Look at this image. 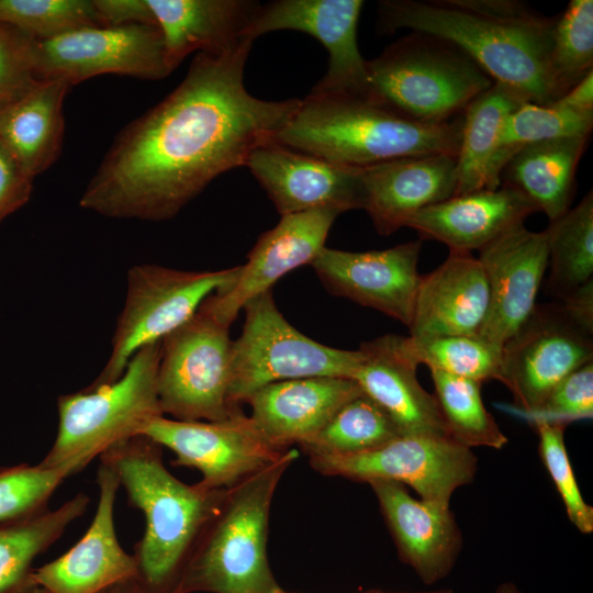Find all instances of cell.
<instances>
[{"label": "cell", "mask_w": 593, "mask_h": 593, "mask_svg": "<svg viewBox=\"0 0 593 593\" xmlns=\"http://www.w3.org/2000/svg\"><path fill=\"white\" fill-rule=\"evenodd\" d=\"M253 42L198 53L177 88L119 132L80 206L114 219L168 220L219 175L275 142L301 99L267 101L246 90Z\"/></svg>", "instance_id": "1"}, {"label": "cell", "mask_w": 593, "mask_h": 593, "mask_svg": "<svg viewBox=\"0 0 593 593\" xmlns=\"http://www.w3.org/2000/svg\"><path fill=\"white\" fill-rule=\"evenodd\" d=\"M378 15L381 32L404 27L441 38L528 102L557 101L548 66L556 16L514 0H382Z\"/></svg>", "instance_id": "2"}, {"label": "cell", "mask_w": 593, "mask_h": 593, "mask_svg": "<svg viewBox=\"0 0 593 593\" xmlns=\"http://www.w3.org/2000/svg\"><path fill=\"white\" fill-rule=\"evenodd\" d=\"M99 459L114 471L130 504L145 518L144 534L132 553L135 579L146 593H177L198 540L227 489L180 481L166 468L163 447L145 435L113 445Z\"/></svg>", "instance_id": "3"}, {"label": "cell", "mask_w": 593, "mask_h": 593, "mask_svg": "<svg viewBox=\"0 0 593 593\" xmlns=\"http://www.w3.org/2000/svg\"><path fill=\"white\" fill-rule=\"evenodd\" d=\"M463 116L416 122L369 94L311 90L275 142L353 168L434 154L457 155Z\"/></svg>", "instance_id": "4"}, {"label": "cell", "mask_w": 593, "mask_h": 593, "mask_svg": "<svg viewBox=\"0 0 593 593\" xmlns=\"http://www.w3.org/2000/svg\"><path fill=\"white\" fill-rule=\"evenodd\" d=\"M282 458L227 489L188 562L177 593H281L267 555L277 486L296 459Z\"/></svg>", "instance_id": "5"}, {"label": "cell", "mask_w": 593, "mask_h": 593, "mask_svg": "<svg viewBox=\"0 0 593 593\" xmlns=\"http://www.w3.org/2000/svg\"><path fill=\"white\" fill-rule=\"evenodd\" d=\"M161 340L139 349L123 374L97 389L59 395L55 440L40 465L76 474L113 445L163 416L157 376Z\"/></svg>", "instance_id": "6"}, {"label": "cell", "mask_w": 593, "mask_h": 593, "mask_svg": "<svg viewBox=\"0 0 593 593\" xmlns=\"http://www.w3.org/2000/svg\"><path fill=\"white\" fill-rule=\"evenodd\" d=\"M366 67L373 98L427 124L461 115L494 83L461 49L421 32L398 40Z\"/></svg>", "instance_id": "7"}, {"label": "cell", "mask_w": 593, "mask_h": 593, "mask_svg": "<svg viewBox=\"0 0 593 593\" xmlns=\"http://www.w3.org/2000/svg\"><path fill=\"white\" fill-rule=\"evenodd\" d=\"M242 334L232 344L230 405L242 403L270 383L313 377L353 379L361 361L359 349L323 345L295 329L278 310L272 291L243 307Z\"/></svg>", "instance_id": "8"}, {"label": "cell", "mask_w": 593, "mask_h": 593, "mask_svg": "<svg viewBox=\"0 0 593 593\" xmlns=\"http://www.w3.org/2000/svg\"><path fill=\"white\" fill-rule=\"evenodd\" d=\"M239 271L240 266L203 271L150 264L130 268L111 354L101 372L86 389L115 382L139 349L163 340L186 323L208 296L232 286Z\"/></svg>", "instance_id": "9"}, {"label": "cell", "mask_w": 593, "mask_h": 593, "mask_svg": "<svg viewBox=\"0 0 593 593\" xmlns=\"http://www.w3.org/2000/svg\"><path fill=\"white\" fill-rule=\"evenodd\" d=\"M203 309L161 340L157 387L163 414L222 421L242 411L228 402L233 340Z\"/></svg>", "instance_id": "10"}, {"label": "cell", "mask_w": 593, "mask_h": 593, "mask_svg": "<svg viewBox=\"0 0 593 593\" xmlns=\"http://www.w3.org/2000/svg\"><path fill=\"white\" fill-rule=\"evenodd\" d=\"M324 475L356 482L387 480L409 485L421 500L449 506L452 493L477 472L472 450L449 436L401 435L383 446L350 456H311Z\"/></svg>", "instance_id": "11"}, {"label": "cell", "mask_w": 593, "mask_h": 593, "mask_svg": "<svg viewBox=\"0 0 593 593\" xmlns=\"http://www.w3.org/2000/svg\"><path fill=\"white\" fill-rule=\"evenodd\" d=\"M141 435L174 451L175 466L199 470L211 489H231L290 450L271 444L243 411L213 422L157 416Z\"/></svg>", "instance_id": "12"}, {"label": "cell", "mask_w": 593, "mask_h": 593, "mask_svg": "<svg viewBox=\"0 0 593 593\" xmlns=\"http://www.w3.org/2000/svg\"><path fill=\"white\" fill-rule=\"evenodd\" d=\"M501 381L516 411L537 409L566 377L593 361L592 334L575 325L559 304H537L502 346Z\"/></svg>", "instance_id": "13"}, {"label": "cell", "mask_w": 593, "mask_h": 593, "mask_svg": "<svg viewBox=\"0 0 593 593\" xmlns=\"http://www.w3.org/2000/svg\"><path fill=\"white\" fill-rule=\"evenodd\" d=\"M36 56L42 80H61L70 87L107 74L157 80L171 72L161 33L153 24L72 30L37 41Z\"/></svg>", "instance_id": "14"}, {"label": "cell", "mask_w": 593, "mask_h": 593, "mask_svg": "<svg viewBox=\"0 0 593 593\" xmlns=\"http://www.w3.org/2000/svg\"><path fill=\"white\" fill-rule=\"evenodd\" d=\"M422 240L382 250L347 251L324 247L310 264L334 295L374 309L409 327L422 276Z\"/></svg>", "instance_id": "15"}, {"label": "cell", "mask_w": 593, "mask_h": 593, "mask_svg": "<svg viewBox=\"0 0 593 593\" xmlns=\"http://www.w3.org/2000/svg\"><path fill=\"white\" fill-rule=\"evenodd\" d=\"M361 0H277L259 5L246 36L294 30L318 40L327 49L328 69L315 91L368 94L367 60L357 43Z\"/></svg>", "instance_id": "16"}, {"label": "cell", "mask_w": 593, "mask_h": 593, "mask_svg": "<svg viewBox=\"0 0 593 593\" xmlns=\"http://www.w3.org/2000/svg\"><path fill=\"white\" fill-rule=\"evenodd\" d=\"M339 214L324 209L281 216L275 227L259 236L235 282L208 296L200 307L230 327L249 300L315 259Z\"/></svg>", "instance_id": "17"}, {"label": "cell", "mask_w": 593, "mask_h": 593, "mask_svg": "<svg viewBox=\"0 0 593 593\" xmlns=\"http://www.w3.org/2000/svg\"><path fill=\"white\" fill-rule=\"evenodd\" d=\"M247 166L281 216L363 208L361 168L346 167L277 142L256 148Z\"/></svg>", "instance_id": "18"}, {"label": "cell", "mask_w": 593, "mask_h": 593, "mask_svg": "<svg viewBox=\"0 0 593 593\" xmlns=\"http://www.w3.org/2000/svg\"><path fill=\"white\" fill-rule=\"evenodd\" d=\"M489 283V311L479 336L503 346L527 321L548 268L544 232L524 224L505 232L479 250Z\"/></svg>", "instance_id": "19"}, {"label": "cell", "mask_w": 593, "mask_h": 593, "mask_svg": "<svg viewBox=\"0 0 593 593\" xmlns=\"http://www.w3.org/2000/svg\"><path fill=\"white\" fill-rule=\"evenodd\" d=\"M99 500L85 535L57 559L35 568L33 580L49 593H101L136 577V562L119 542L114 504L120 489L114 471L100 462L97 471Z\"/></svg>", "instance_id": "20"}, {"label": "cell", "mask_w": 593, "mask_h": 593, "mask_svg": "<svg viewBox=\"0 0 593 593\" xmlns=\"http://www.w3.org/2000/svg\"><path fill=\"white\" fill-rule=\"evenodd\" d=\"M403 563L433 585L454 569L462 535L450 506L414 499L405 485L387 480L368 482Z\"/></svg>", "instance_id": "21"}, {"label": "cell", "mask_w": 593, "mask_h": 593, "mask_svg": "<svg viewBox=\"0 0 593 593\" xmlns=\"http://www.w3.org/2000/svg\"><path fill=\"white\" fill-rule=\"evenodd\" d=\"M404 338L384 335L362 343L353 380L389 415L401 435L449 436L435 395L416 378L417 365Z\"/></svg>", "instance_id": "22"}, {"label": "cell", "mask_w": 593, "mask_h": 593, "mask_svg": "<svg viewBox=\"0 0 593 593\" xmlns=\"http://www.w3.org/2000/svg\"><path fill=\"white\" fill-rule=\"evenodd\" d=\"M363 208L380 235H391L412 215L454 195L457 155L398 158L361 168Z\"/></svg>", "instance_id": "23"}, {"label": "cell", "mask_w": 593, "mask_h": 593, "mask_svg": "<svg viewBox=\"0 0 593 593\" xmlns=\"http://www.w3.org/2000/svg\"><path fill=\"white\" fill-rule=\"evenodd\" d=\"M489 283L478 258L449 250L445 261L422 276L410 337L479 335L489 311Z\"/></svg>", "instance_id": "24"}, {"label": "cell", "mask_w": 593, "mask_h": 593, "mask_svg": "<svg viewBox=\"0 0 593 593\" xmlns=\"http://www.w3.org/2000/svg\"><path fill=\"white\" fill-rule=\"evenodd\" d=\"M536 205L519 190L502 184L491 190H478L452 195L416 212L406 222L419 239L445 244L449 250H480L485 245L524 224Z\"/></svg>", "instance_id": "25"}, {"label": "cell", "mask_w": 593, "mask_h": 593, "mask_svg": "<svg viewBox=\"0 0 593 593\" xmlns=\"http://www.w3.org/2000/svg\"><path fill=\"white\" fill-rule=\"evenodd\" d=\"M361 393L353 379L313 377L270 383L246 403L259 432L275 446L289 449L314 436L340 406Z\"/></svg>", "instance_id": "26"}, {"label": "cell", "mask_w": 593, "mask_h": 593, "mask_svg": "<svg viewBox=\"0 0 593 593\" xmlns=\"http://www.w3.org/2000/svg\"><path fill=\"white\" fill-rule=\"evenodd\" d=\"M146 2L161 33L165 58L170 71L192 52L217 55L248 38L247 30L260 5L256 1L247 0Z\"/></svg>", "instance_id": "27"}, {"label": "cell", "mask_w": 593, "mask_h": 593, "mask_svg": "<svg viewBox=\"0 0 593 593\" xmlns=\"http://www.w3.org/2000/svg\"><path fill=\"white\" fill-rule=\"evenodd\" d=\"M525 102L528 100L517 90L494 82L466 108L454 195L502 186L503 169L516 153L501 147L502 126L507 115Z\"/></svg>", "instance_id": "28"}, {"label": "cell", "mask_w": 593, "mask_h": 593, "mask_svg": "<svg viewBox=\"0 0 593 593\" xmlns=\"http://www.w3.org/2000/svg\"><path fill=\"white\" fill-rule=\"evenodd\" d=\"M69 88L61 80H43L0 109V141L32 178L47 170L60 155L63 107Z\"/></svg>", "instance_id": "29"}, {"label": "cell", "mask_w": 593, "mask_h": 593, "mask_svg": "<svg viewBox=\"0 0 593 593\" xmlns=\"http://www.w3.org/2000/svg\"><path fill=\"white\" fill-rule=\"evenodd\" d=\"M590 136L562 137L521 147L502 172V184L525 194L549 221L570 209L575 172Z\"/></svg>", "instance_id": "30"}, {"label": "cell", "mask_w": 593, "mask_h": 593, "mask_svg": "<svg viewBox=\"0 0 593 593\" xmlns=\"http://www.w3.org/2000/svg\"><path fill=\"white\" fill-rule=\"evenodd\" d=\"M89 502L79 492L57 508L47 506L0 523V593H33L35 559L85 514Z\"/></svg>", "instance_id": "31"}, {"label": "cell", "mask_w": 593, "mask_h": 593, "mask_svg": "<svg viewBox=\"0 0 593 593\" xmlns=\"http://www.w3.org/2000/svg\"><path fill=\"white\" fill-rule=\"evenodd\" d=\"M548 288L559 299L593 280V192L550 221Z\"/></svg>", "instance_id": "32"}, {"label": "cell", "mask_w": 593, "mask_h": 593, "mask_svg": "<svg viewBox=\"0 0 593 593\" xmlns=\"http://www.w3.org/2000/svg\"><path fill=\"white\" fill-rule=\"evenodd\" d=\"M401 436L389 415L361 393L349 400L300 448L311 456H350L377 449Z\"/></svg>", "instance_id": "33"}, {"label": "cell", "mask_w": 593, "mask_h": 593, "mask_svg": "<svg viewBox=\"0 0 593 593\" xmlns=\"http://www.w3.org/2000/svg\"><path fill=\"white\" fill-rule=\"evenodd\" d=\"M448 435L468 447L503 448L508 439L481 398V382L430 369Z\"/></svg>", "instance_id": "34"}, {"label": "cell", "mask_w": 593, "mask_h": 593, "mask_svg": "<svg viewBox=\"0 0 593 593\" xmlns=\"http://www.w3.org/2000/svg\"><path fill=\"white\" fill-rule=\"evenodd\" d=\"M405 348L411 359L429 370H439L452 376L483 383L499 380L502 346L479 335H448L430 338L405 337Z\"/></svg>", "instance_id": "35"}, {"label": "cell", "mask_w": 593, "mask_h": 593, "mask_svg": "<svg viewBox=\"0 0 593 593\" xmlns=\"http://www.w3.org/2000/svg\"><path fill=\"white\" fill-rule=\"evenodd\" d=\"M548 66L557 100L593 71L592 0H571L556 16Z\"/></svg>", "instance_id": "36"}, {"label": "cell", "mask_w": 593, "mask_h": 593, "mask_svg": "<svg viewBox=\"0 0 593 593\" xmlns=\"http://www.w3.org/2000/svg\"><path fill=\"white\" fill-rule=\"evenodd\" d=\"M0 23L38 42L81 27L101 26L93 0H0Z\"/></svg>", "instance_id": "37"}, {"label": "cell", "mask_w": 593, "mask_h": 593, "mask_svg": "<svg viewBox=\"0 0 593 593\" xmlns=\"http://www.w3.org/2000/svg\"><path fill=\"white\" fill-rule=\"evenodd\" d=\"M593 113L585 114L559 107L525 102L505 119L500 145L517 152L527 144L562 137L590 136Z\"/></svg>", "instance_id": "38"}, {"label": "cell", "mask_w": 593, "mask_h": 593, "mask_svg": "<svg viewBox=\"0 0 593 593\" xmlns=\"http://www.w3.org/2000/svg\"><path fill=\"white\" fill-rule=\"evenodd\" d=\"M70 472L40 463L0 468V523L48 506L49 499Z\"/></svg>", "instance_id": "39"}, {"label": "cell", "mask_w": 593, "mask_h": 593, "mask_svg": "<svg viewBox=\"0 0 593 593\" xmlns=\"http://www.w3.org/2000/svg\"><path fill=\"white\" fill-rule=\"evenodd\" d=\"M539 436V454L558 493L564 504L568 517L583 534L593 532V507L580 491L564 444V428L561 424L533 423Z\"/></svg>", "instance_id": "40"}, {"label": "cell", "mask_w": 593, "mask_h": 593, "mask_svg": "<svg viewBox=\"0 0 593 593\" xmlns=\"http://www.w3.org/2000/svg\"><path fill=\"white\" fill-rule=\"evenodd\" d=\"M37 41L18 29L0 23V109L43 81L36 59Z\"/></svg>", "instance_id": "41"}, {"label": "cell", "mask_w": 593, "mask_h": 593, "mask_svg": "<svg viewBox=\"0 0 593 593\" xmlns=\"http://www.w3.org/2000/svg\"><path fill=\"white\" fill-rule=\"evenodd\" d=\"M532 423L567 426L593 416V361L577 369L557 384L534 411L522 414Z\"/></svg>", "instance_id": "42"}, {"label": "cell", "mask_w": 593, "mask_h": 593, "mask_svg": "<svg viewBox=\"0 0 593 593\" xmlns=\"http://www.w3.org/2000/svg\"><path fill=\"white\" fill-rule=\"evenodd\" d=\"M33 179L0 141V224L30 200Z\"/></svg>", "instance_id": "43"}, {"label": "cell", "mask_w": 593, "mask_h": 593, "mask_svg": "<svg viewBox=\"0 0 593 593\" xmlns=\"http://www.w3.org/2000/svg\"><path fill=\"white\" fill-rule=\"evenodd\" d=\"M101 26L155 24L146 0H93Z\"/></svg>", "instance_id": "44"}, {"label": "cell", "mask_w": 593, "mask_h": 593, "mask_svg": "<svg viewBox=\"0 0 593 593\" xmlns=\"http://www.w3.org/2000/svg\"><path fill=\"white\" fill-rule=\"evenodd\" d=\"M558 303L563 313L580 328L593 333V280L563 295Z\"/></svg>", "instance_id": "45"}, {"label": "cell", "mask_w": 593, "mask_h": 593, "mask_svg": "<svg viewBox=\"0 0 593 593\" xmlns=\"http://www.w3.org/2000/svg\"><path fill=\"white\" fill-rule=\"evenodd\" d=\"M555 104L585 114L593 113V71L567 93L553 102Z\"/></svg>", "instance_id": "46"}, {"label": "cell", "mask_w": 593, "mask_h": 593, "mask_svg": "<svg viewBox=\"0 0 593 593\" xmlns=\"http://www.w3.org/2000/svg\"><path fill=\"white\" fill-rule=\"evenodd\" d=\"M101 593H146L135 578L116 583Z\"/></svg>", "instance_id": "47"}, {"label": "cell", "mask_w": 593, "mask_h": 593, "mask_svg": "<svg viewBox=\"0 0 593 593\" xmlns=\"http://www.w3.org/2000/svg\"><path fill=\"white\" fill-rule=\"evenodd\" d=\"M495 593H522V592L515 583L507 581L500 584Z\"/></svg>", "instance_id": "48"}, {"label": "cell", "mask_w": 593, "mask_h": 593, "mask_svg": "<svg viewBox=\"0 0 593 593\" xmlns=\"http://www.w3.org/2000/svg\"><path fill=\"white\" fill-rule=\"evenodd\" d=\"M281 593H288V592L282 590ZM365 593H390V592H384L380 590H370ZM396 593H454V591L450 589H440V590H432V591H423V592H396Z\"/></svg>", "instance_id": "49"}, {"label": "cell", "mask_w": 593, "mask_h": 593, "mask_svg": "<svg viewBox=\"0 0 593 593\" xmlns=\"http://www.w3.org/2000/svg\"><path fill=\"white\" fill-rule=\"evenodd\" d=\"M33 593H49L47 592L46 590L42 589V588H36Z\"/></svg>", "instance_id": "50"}, {"label": "cell", "mask_w": 593, "mask_h": 593, "mask_svg": "<svg viewBox=\"0 0 593 593\" xmlns=\"http://www.w3.org/2000/svg\"><path fill=\"white\" fill-rule=\"evenodd\" d=\"M2 109V108H1Z\"/></svg>", "instance_id": "51"}]
</instances>
